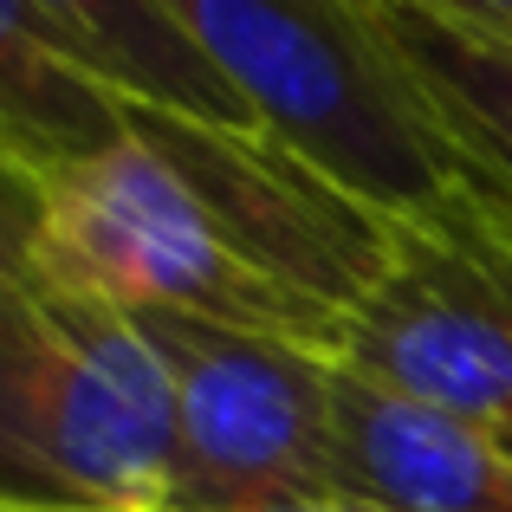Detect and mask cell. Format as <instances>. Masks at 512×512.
<instances>
[{
  "label": "cell",
  "mask_w": 512,
  "mask_h": 512,
  "mask_svg": "<svg viewBox=\"0 0 512 512\" xmlns=\"http://www.w3.org/2000/svg\"><path fill=\"white\" fill-rule=\"evenodd\" d=\"M175 13L260 130L383 221H422L480 188L389 46L376 0H175Z\"/></svg>",
  "instance_id": "obj_1"
},
{
  "label": "cell",
  "mask_w": 512,
  "mask_h": 512,
  "mask_svg": "<svg viewBox=\"0 0 512 512\" xmlns=\"http://www.w3.org/2000/svg\"><path fill=\"white\" fill-rule=\"evenodd\" d=\"M175 389L117 305L33 279L0 292V506L163 512Z\"/></svg>",
  "instance_id": "obj_2"
},
{
  "label": "cell",
  "mask_w": 512,
  "mask_h": 512,
  "mask_svg": "<svg viewBox=\"0 0 512 512\" xmlns=\"http://www.w3.org/2000/svg\"><path fill=\"white\" fill-rule=\"evenodd\" d=\"M39 279L130 318H195L221 331L286 338L338 357L344 318L253 273L195 208L175 169L137 137L46 182Z\"/></svg>",
  "instance_id": "obj_3"
},
{
  "label": "cell",
  "mask_w": 512,
  "mask_h": 512,
  "mask_svg": "<svg viewBox=\"0 0 512 512\" xmlns=\"http://www.w3.org/2000/svg\"><path fill=\"white\" fill-rule=\"evenodd\" d=\"M338 363L512 435V201L480 182L454 208L389 227V260L350 305Z\"/></svg>",
  "instance_id": "obj_4"
},
{
  "label": "cell",
  "mask_w": 512,
  "mask_h": 512,
  "mask_svg": "<svg viewBox=\"0 0 512 512\" xmlns=\"http://www.w3.org/2000/svg\"><path fill=\"white\" fill-rule=\"evenodd\" d=\"M169 363L175 461L163 512H325L338 357L195 318H137Z\"/></svg>",
  "instance_id": "obj_5"
},
{
  "label": "cell",
  "mask_w": 512,
  "mask_h": 512,
  "mask_svg": "<svg viewBox=\"0 0 512 512\" xmlns=\"http://www.w3.org/2000/svg\"><path fill=\"white\" fill-rule=\"evenodd\" d=\"M130 137L175 169V182L195 195L214 234L253 273L292 286L299 299L350 318V305L383 273L396 221L344 195L331 175L292 156L273 130H227V124H182V117L130 111Z\"/></svg>",
  "instance_id": "obj_6"
},
{
  "label": "cell",
  "mask_w": 512,
  "mask_h": 512,
  "mask_svg": "<svg viewBox=\"0 0 512 512\" xmlns=\"http://www.w3.org/2000/svg\"><path fill=\"white\" fill-rule=\"evenodd\" d=\"M331 500L344 512H512V435L331 376Z\"/></svg>",
  "instance_id": "obj_7"
},
{
  "label": "cell",
  "mask_w": 512,
  "mask_h": 512,
  "mask_svg": "<svg viewBox=\"0 0 512 512\" xmlns=\"http://www.w3.org/2000/svg\"><path fill=\"white\" fill-rule=\"evenodd\" d=\"M130 143V104L78 59L59 0H0V163L33 182Z\"/></svg>",
  "instance_id": "obj_8"
},
{
  "label": "cell",
  "mask_w": 512,
  "mask_h": 512,
  "mask_svg": "<svg viewBox=\"0 0 512 512\" xmlns=\"http://www.w3.org/2000/svg\"><path fill=\"white\" fill-rule=\"evenodd\" d=\"M376 20L467 169L512 201V26L493 0H376Z\"/></svg>",
  "instance_id": "obj_9"
},
{
  "label": "cell",
  "mask_w": 512,
  "mask_h": 512,
  "mask_svg": "<svg viewBox=\"0 0 512 512\" xmlns=\"http://www.w3.org/2000/svg\"><path fill=\"white\" fill-rule=\"evenodd\" d=\"M59 20L72 33L78 59L130 104V111L182 117V124H227L260 130L234 78L208 59L182 26L175 0H59Z\"/></svg>",
  "instance_id": "obj_10"
},
{
  "label": "cell",
  "mask_w": 512,
  "mask_h": 512,
  "mask_svg": "<svg viewBox=\"0 0 512 512\" xmlns=\"http://www.w3.org/2000/svg\"><path fill=\"white\" fill-rule=\"evenodd\" d=\"M39 227H46V182L0 163V292L39 279Z\"/></svg>",
  "instance_id": "obj_11"
},
{
  "label": "cell",
  "mask_w": 512,
  "mask_h": 512,
  "mask_svg": "<svg viewBox=\"0 0 512 512\" xmlns=\"http://www.w3.org/2000/svg\"><path fill=\"white\" fill-rule=\"evenodd\" d=\"M493 13H500V20L512 26V0H493Z\"/></svg>",
  "instance_id": "obj_12"
},
{
  "label": "cell",
  "mask_w": 512,
  "mask_h": 512,
  "mask_svg": "<svg viewBox=\"0 0 512 512\" xmlns=\"http://www.w3.org/2000/svg\"><path fill=\"white\" fill-rule=\"evenodd\" d=\"M0 512H20V506H0ZM325 512H344V506H325Z\"/></svg>",
  "instance_id": "obj_13"
}]
</instances>
